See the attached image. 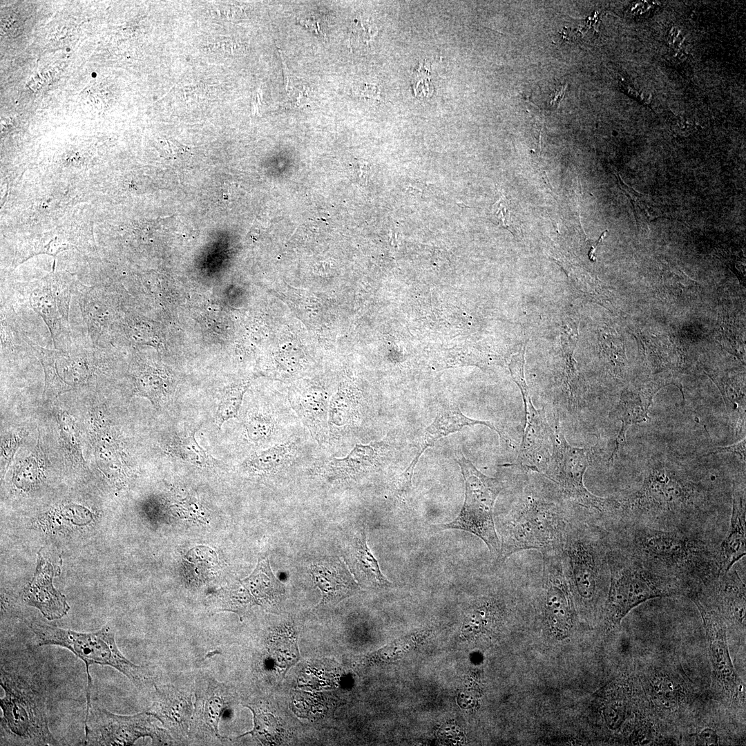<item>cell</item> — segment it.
<instances>
[{
  "instance_id": "cell-24",
  "label": "cell",
  "mask_w": 746,
  "mask_h": 746,
  "mask_svg": "<svg viewBox=\"0 0 746 746\" xmlns=\"http://www.w3.org/2000/svg\"><path fill=\"white\" fill-rule=\"evenodd\" d=\"M381 452L380 443L356 444L349 454L342 458H332L325 471L329 477L347 479L365 473L376 464Z\"/></svg>"
},
{
  "instance_id": "cell-11",
  "label": "cell",
  "mask_w": 746,
  "mask_h": 746,
  "mask_svg": "<svg viewBox=\"0 0 746 746\" xmlns=\"http://www.w3.org/2000/svg\"><path fill=\"white\" fill-rule=\"evenodd\" d=\"M151 716L146 711L121 716L90 707L86 714L84 744L131 745L140 738L149 736L153 745H171L173 738L169 731L157 727Z\"/></svg>"
},
{
  "instance_id": "cell-32",
  "label": "cell",
  "mask_w": 746,
  "mask_h": 746,
  "mask_svg": "<svg viewBox=\"0 0 746 746\" xmlns=\"http://www.w3.org/2000/svg\"><path fill=\"white\" fill-rule=\"evenodd\" d=\"M254 715V728L240 736L251 734L264 745L275 744L280 736L281 725L276 717L263 707L256 705H245Z\"/></svg>"
},
{
  "instance_id": "cell-25",
  "label": "cell",
  "mask_w": 746,
  "mask_h": 746,
  "mask_svg": "<svg viewBox=\"0 0 746 746\" xmlns=\"http://www.w3.org/2000/svg\"><path fill=\"white\" fill-rule=\"evenodd\" d=\"M350 560L354 577L360 584L371 587H381L390 584L381 573L377 560L367 545L364 529L354 540Z\"/></svg>"
},
{
  "instance_id": "cell-21",
  "label": "cell",
  "mask_w": 746,
  "mask_h": 746,
  "mask_svg": "<svg viewBox=\"0 0 746 746\" xmlns=\"http://www.w3.org/2000/svg\"><path fill=\"white\" fill-rule=\"evenodd\" d=\"M745 508L742 494L734 489L732 512L726 537L717 550L719 575L731 570L745 556Z\"/></svg>"
},
{
  "instance_id": "cell-41",
  "label": "cell",
  "mask_w": 746,
  "mask_h": 746,
  "mask_svg": "<svg viewBox=\"0 0 746 746\" xmlns=\"http://www.w3.org/2000/svg\"><path fill=\"white\" fill-rule=\"evenodd\" d=\"M308 96V92L303 88L295 89L285 100V106L291 108H297L303 104L305 98Z\"/></svg>"
},
{
  "instance_id": "cell-17",
  "label": "cell",
  "mask_w": 746,
  "mask_h": 746,
  "mask_svg": "<svg viewBox=\"0 0 746 746\" xmlns=\"http://www.w3.org/2000/svg\"><path fill=\"white\" fill-rule=\"evenodd\" d=\"M476 424L486 425L499 433L498 430L491 421L473 419L465 416L460 410L457 403H445L442 404L438 409L433 422L425 428L420 439L419 450L417 455L403 473L401 479L402 490L408 489L411 486V479L415 466L425 450L432 446L441 437L459 431L464 426Z\"/></svg>"
},
{
  "instance_id": "cell-27",
  "label": "cell",
  "mask_w": 746,
  "mask_h": 746,
  "mask_svg": "<svg viewBox=\"0 0 746 746\" xmlns=\"http://www.w3.org/2000/svg\"><path fill=\"white\" fill-rule=\"evenodd\" d=\"M647 392L627 391L621 395L620 401L611 414L622 421L620 430L627 432L629 427L649 419V408L653 396L658 392Z\"/></svg>"
},
{
  "instance_id": "cell-28",
  "label": "cell",
  "mask_w": 746,
  "mask_h": 746,
  "mask_svg": "<svg viewBox=\"0 0 746 746\" xmlns=\"http://www.w3.org/2000/svg\"><path fill=\"white\" fill-rule=\"evenodd\" d=\"M360 403L354 396L339 392L329 401V433L336 434L353 425L358 419Z\"/></svg>"
},
{
  "instance_id": "cell-1",
  "label": "cell",
  "mask_w": 746,
  "mask_h": 746,
  "mask_svg": "<svg viewBox=\"0 0 746 746\" xmlns=\"http://www.w3.org/2000/svg\"><path fill=\"white\" fill-rule=\"evenodd\" d=\"M611 538L645 566L678 582L707 584L719 577L717 550L693 535L633 524Z\"/></svg>"
},
{
  "instance_id": "cell-5",
  "label": "cell",
  "mask_w": 746,
  "mask_h": 746,
  "mask_svg": "<svg viewBox=\"0 0 746 746\" xmlns=\"http://www.w3.org/2000/svg\"><path fill=\"white\" fill-rule=\"evenodd\" d=\"M30 627L39 645H57L66 648L85 663L88 679L86 713L91 707L90 665L112 667L139 687L144 686L149 681L146 669L135 664L121 653L115 642V633L108 626L90 633L61 629L39 622H33Z\"/></svg>"
},
{
  "instance_id": "cell-46",
  "label": "cell",
  "mask_w": 746,
  "mask_h": 746,
  "mask_svg": "<svg viewBox=\"0 0 746 746\" xmlns=\"http://www.w3.org/2000/svg\"><path fill=\"white\" fill-rule=\"evenodd\" d=\"M260 97L259 95V93H256L255 96L254 97L253 102H252V107H253L252 108H254V111H258V108H259L258 105H259V104L260 102Z\"/></svg>"
},
{
  "instance_id": "cell-7",
  "label": "cell",
  "mask_w": 746,
  "mask_h": 746,
  "mask_svg": "<svg viewBox=\"0 0 746 746\" xmlns=\"http://www.w3.org/2000/svg\"><path fill=\"white\" fill-rule=\"evenodd\" d=\"M465 481L463 506L452 522L441 525L442 529H457L474 534L487 545L497 562L500 540L495 528L493 510L495 501L503 489L496 479L479 471L463 455L457 458Z\"/></svg>"
},
{
  "instance_id": "cell-33",
  "label": "cell",
  "mask_w": 746,
  "mask_h": 746,
  "mask_svg": "<svg viewBox=\"0 0 746 746\" xmlns=\"http://www.w3.org/2000/svg\"><path fill=\"white\" fill-rule=\"evenodd\" d=\"M57 419L67 457L72 462L84 465L81 438L75 419L65 411L58 412Z\"/></svg>"
},
{
  "instance_id": "cell-9",
  "label": "cell",
  "mask_w": 746,
  "mask_h": 746,
  "mask_svg": "<svg viewBox=\"0 0 746 746\" xmlns=\"http://www.w3.org/2000/svg\"><path fill=\"white\" fill-rule=\"evenodd\" d=\"M77 280L70 275L52 273L39 280L4 285L18 298H22L46 325L57 350L73 347L69 323V310Z\"/></svg>"
},
{
  "instance_id": "cell-22",
  "label": "cell",
  "mask_w": 746,
  "mask_h": 746,
  "mask_svg": "<svg viewBox=\"0 0 746 746\" xmlns=\"http://www.w3.org/2000/svg\"><path fill=\"white\" fill-rule=\"evenodd\" d=\"M90 434L97 463L106 470L122 472L126 464L124 452L103 417L96 415L93 418Z\"/></svg>"
},
{
  "instance_id": "cell-29",
  "label": "cell",
  "mask_w": 746,
  "mask_h": 746,
  "mask_svg": "<svg viewBox=\"0 0 746 746\" xmlns=\"http://www.w3.org/2000/svg\"><path fill=\"white\" fill-rule=\"evenodd\" d=\"M197 430L186 434L173 436L167 443L166 450L171 455L196 466H213L218 461L198 443L195 438Z\"/></svg>"
},
{
  "instance_id": "cell-16",
  "label": "cell",
  "mask_w": 746,
  "mask_h": 746,
  "mask_svg": "<svg viewBox=\"0 0 746 746\" xmlns=\"http://www.w3.org/2000/svg\"><path fill=\"white\" fill-rule=\"evenodd\" d=\"M155 687L153 704L146 712L160 721L173 738L184 739L193 712L191 694L172 685Z\"/></svg>"
},
{
  "instance_id": "cell-8",
  "label": "cell",
  "mask_w": 746,
  "mask_h": 746,
  "mask_svg": "<svg viewBox=\"0 0 746 746\" xmlns=\"http://www.w3.org/2000/svg\"><path fill=\"white\" fill-rule=\"evenodd\" d=\"M1 699L3 728L20 744L55 745L46 712L45 700L34 687L15 675L1 671Z\"/></svg>"
},
{
  "instance_id": "cell-26",
  "label": "cell",
  "mask_w": 746,
  "mask_h": 746,
  "mask_svg": "<svg viewBox=\"0 0 746 746\" xmlns=\"http://www.w3.org/2000/svg\"><path fill=\"white\" fill-rule=\"evenodd\" d=\"M296 452V443L287 441L252 453L245 459L242 466L256 474L276 472L290 464Z\"/></svg>"
},
{
  "instance_id": "cell-45",
  "label": "cell",
  "mask_w": 746,
  "mask_h": 746,
  "mask_svg": "<svg viewBox=\"0 0 746 746\" xmlns=\"http://www.w3.org/2000/svg\"><path fill=\"white\" fill-rule=\"evenodd\" d=\"M606 232H607V230H606L605 231H604V232H603V233H602L601 234V236H600V238L598 239V240L597 241V242H596V244H595V247H591V249H590V251H589V259H590L591 260H592V261H595V256H594V253H595V247H597V246L598 245V244H599V243H600V242H601L602 239V238H603V237H604V236H605V234H606Z\"/></svg>"
},
{
  "instance_id": "cell-42",
  "label": "cell",
  "mask_w": 746,
  "mask_h": 746,
  "mask_svg": "<svg viewBox=\"0 0 746 746\" xmlns=\"http://www.w3.org/2000/svg\"><path fill=\"white\" fill-rule=\"evenodd\" d=\"M698 738L705 745H717L718 743V736L716 731L709 727L702 729L700 732Z\"/></svg>"
},
{
  "instance_id": "cell-18",
  "label": "cell",
  "mask_w": 746,
  "mask_h": 746,
  "mask_svg": "<svg viewBox=\"0 0 746 746\" xmlns=\"http://www.w3.org/2000/svg\"><path fill=\"white\" fill-rule=\"evenodd\" d=\"M694 600L703 621L716 675L725 686L733 688L738 685L740 679L730 658L725 621L718 612L707 609L696 597Z\"/></svg>"
},
{
  "instance_id": "cell-40",
  "label": "cell",
  "mask_w": 746,
  "mask_h": 746,
  "mask_svg": "<svg viewBox=\"0 0 746 746\" xmlns=\"http://www.w3.org/2000/svg\"><path fill=\"white\" fill-rule=\"evenodd\" d=\"M745 438L740 441L724 447H717L712 450L707 451L705 454H703L701 457H706L711 455H716L719 453H735L739 455L741 458L745 461Z\"/></svg>"
},
{
  "instance_id": "cell-10",
  "label": "cell",
  "mask_w": 746,
  "mask_h": 746,
  "mask_svg": "<svg viewBox=\"0 0 746 746\" xmlns=\"http://www.w3.org/2000/svg\"><path fill=\"white\" fill-rule=\"evenodd\" d=\"M551 441L553 452L544 475L577 505L610 521L614 519L619 501L591 493L584 484V474L593 460V448L571 446L558 427L553 431Z\"/></svg>"
},
{
  "instance_id": "cell-4",
  "label": "cell",
  "mask_w": 746,
  "mask_h": 746,
  "mask_svg": "<svg viewBox=\"0 0 746 746\" xmlns=\"http://www.w3.org/2000/svg\"><path fill=\"white\" fill-rule=\"evenodd\" d=\"M609 587L605 620L615 626L648 600L676 593V581L648 567L608 537Z\"/></svg>"
},
{
  "instance_id": "cell-44",
  "label": "cell",
  "mask_w": 746,
  "mask_h": 746,
  "mask_svg": "<svg viewBox=\"0 0 746 746\" xmlns=\"http://www.w3.org/2000/svg\"><path fill=\"white\" fill-rule=\"evenodd\" d=\"M566 88V86H562L560 88H559L558 90H555L552 93V95H551V104H555L556 103H559V102L563 98V96L564 95Z\"/></svg>"
},
{
  "instance_id": "cell-36",
  "label": "cell",
  "mask_w": 746,
  "mask_h": 746,
  "mask_svg": "<svg viewBox=\"0 0 746 746\" xmlns=\"http://www.w3.org/2000/svg\"><path fill=\"white\" fill-rule=\"evenodd\" d=\"M41 468V459L36 455H30L17 467L15 474L17 484L21 487L31 486L37 480Z\"/></svg>"
},
{
  "instance_id": "cell-2",
  "label": "cell",
  "mask_w": 746,
  "mask_h": 746,
  "mask_svg": "<svg viewBox=\"0 0 746 746\" xmlns=\"http://www.w3.org/2000/svg\"><path fill=\"white\" fill-rule=\"evenodd\" d=\"M573 511L535 490H524L511 510L499 519L497 563L526 550L560 553Z\"/></svg>"
},
{
  "instance_id": "cell-19",
  "label": "cell",
  "mask_w": 746,
  "mask_h": 746,
  "mask_svg": "<svg viewBox=\"0 0 746 746\" xmlns=\"http://www.w3.org/2000/svg\"><path fill=\"white\" fill-rule=\"evenodd\" d=\"M57 568L39 553L36 573L24 592L25 602L38 609L49 620L65 615L70 606L66 597L52 585V578Z\"/></svg>"
},
{
  "instance_id": "cell-39",
  "label": "cell",
  "mask_w": 746,
  "mask_h": 746,
  "mask_svg": "<svg viewBox=\"0 0 746 746\" xmlns=\"http://www.w3.org/2000/svg\"><path fill=\"white\" fill-rule=\"evenodd\" d=\"M213 15L220 19L224 21H236L242 18L243 11L241 8L234 5H222L215 8Z\"/></svg>"
},
{
  "instance_id": "cell-3",
  "label": "cell",
  "mask_w": 746,
  "mask_h": 746,
  "mask_svg": "<svg viewBox=\"0 0 746 746\" xmlns=\"http://www.w3.org/2000/svg\"><path fill=\"white\" fill-rule=\"evenodd\" d=\"M568 584L587 604L609 583L608 537L590 519L572 513L560 551Z\"/></svg>"
},
{
  "instance_id": "cell-43",
  "label": "cell",
  "mask_w": 746,
  "mask_h": 746,
  "mask_svg": "<svg viewBox=\"0 0 746 746\" xmlns=\"http://www.w3.org/2000/svg\"><path fill=\"white\" fill-rule=\"evenodd\" d=\"M354 93L359 96L373 97L376 95V87L373 86L363 84L356 87L354 90Z\"/></svg>"
},
{
  "instance_id": "cell-30",
  "label": "cell",
  "mask_w": 746,
  "mask_h": 746,
  "mask_svg": "<svg viewBox=\"0 0 746 746\" xmlns=\"http://www.w3.org/2000/svg\"><path fill=\"white\" fill-rule=\"evenodd\" d=\"M134 375L136 392L147 398L156 408L162 407L166 400L167 391L164 379L159 370L142 363Z\"/></svg>"
},
{
  "instance_id": "cell-14",
  "label": "cell",
  "mask_w": 746,
  "mask_h": 746,
  "mask_svg": "<svg viewBox=\"0 0 746 746\" xmlns=\"http://www.w3.org/2000/svg\"><path fill=\"white\" fill-rule=\"evenodd\" d=\"M195 704L190 730L204 740H224L218 730L220 720L231 704L229 688L211 677L199 680L195 691Z\"/></svg>"
},
{
  "instance_id": "cell-38",
  "label": "cell",
  "mask_w": 746,
  "mask_h": 746,
  "mask_svg": "<svg viewBox=\"0 0 746 746\" xmlns=\"http://www.w3.org/2000/svg\"><path fill=\"white\" fill-rule=\"evenodd\" d=\"M209 46L211 51L224 55H236L242 52L244 50L242 44L231 39L219 40Z\"/></svg>"
},
{
  "instance_id": "cell-31",
  "label": "cell",
  "mask_w": 746,
  "mask_h": 746,
  "mask_svg": "<svg viewBox=\"0 0 746 746\" xmlns=\"http://www.w3.org/2000/svg\"><path fill=\"white\" fill-rule=\"evenodd\" d=\"M269 652L274 663L285 673L300 658L293 631L287 629L274 634L269 639Z\"/></svg>"
},
{
  "instance_id": "cell-20",
  "label": "cell",
  "mask_w": 746,
  "mask_h": 746,
  "mask_svg": "<svg viewBox=\"0 0 746 746\" xmlns=\"http://www.w3.org/2000/svg\"><path fill=\"white\" fill-rule=\"evenodd\" d=\"M309 572L315 586L322 593L321 604L334 605L358 589L354 577L340 559L312 564Z\"/></svg>"
},
{
  "instance_id": "cell-23",
  "label": "cell",
  "mask_w": 746,
  "mask_h": 746,
  "mask_svg": "<svg viewBox=\"0 0 746 746\" xmlns=\"http://www.w3.org/2000/svg\"><path fill=\"white\" fill-rule=\"evenodd\" d=\"M327 396L321 392H308L292 399L291 405L312 436L324 443L329 435Z\"/></svg>"
},
{
  "instance_id": "cell-6",
  "label": "cell",
  "mask_w": 746,
  "mask_h": 746,
  "mask_svg": "<svg viewBox=\"0 0 746 746\" xmlns=\"http://www.w3.org/2000/svg\"><path fill=\"white\" fill-rule=\"evenodd\" d=\"M30 345L41 363L45 376L42 398L52 401L61 394L91 384L104 373L110 348L75 345L68 351L41 347L31 339Z\"/></svg>"
},
{
  "instance_id": "cell-35",
  "label": "cell",
  "mask_w": 746,
  "mask_h": 746,
  "mask_svg": "<svg viewBox=\"0 0 746 746\" xmlns=\"http://www.w3.org/2000/svg\"><path fill=\"white\" fill-rule=\"evenodd\" d=\"M245 388H231L223 394L219 403L216 420L219 428L227 421L237 417L242 405Z\"/></svg>"
},
{
  "instance_id": "cell-34",
  "label": "cell",
  "mask_w": 746,
  "mask_h": 746,
  "mask_svg": "<svg viewBox=\"0 0 746 746\" xmlns=\"http://www.w3.org/2000/svg\"><path fill=\"white\" fill-rule=\"evenodd\" d=\"M245 428L248 439L253 442L269 439L276 430V421L269 414L251 412L245 419Z\"/></svg>"
},
{
  "instance_id": "cell-12",
  "label": "cell",
  "mask_w": 746,
  "mask_h": 746,
  "mask_svg": "<svg viewBox=\"0 0 746 746\" xmlns=\"http://www.w3.org/2000/svg\"><path fill=\"white\" fill-rule=\"evenodd\" d=\"M119 287L108 281L86 285L77 281L75 294L91 345L110 348L117 340L122 323Z\"/></svg>"
},
{
  "instance_id": "cell-13",
  "label": "cell",
  "mask_w": 746,
  "mask_h": 746,
  "mask_svg": "<svg viewBox=\"0 0 746 746\" xmlns=\"http://www.w3.org/2000/svg\"><path fill=\"white\" fill-rule=\"evenodd\" d=\"M514 381L522 394L526 420L517 465L544 475L551 456L553 429L547 423L544 410L533 405L525 376L519 375Z\"/></svg>"
},
{
  "instance_id": "cell-15",
  "label": "cell",
  "mask_w": 746,
  "mask_h": 746,
  "mask_svg": "<svg viewBox=\"0 0 746 746\" xmlns=\"http://www.w3.org/2000/svg\"><path fill=\"white\" fill-rule=\"evenodd\" d=\"M283 592L282 584L271 571L267 560L260 562L253 573L237 588L220 597L223 609L241 613L255 605L269 607L276 604Z\"/></svg>"
},
{
  "instance_id": "cell-37",
  "label": "cell",
  "mask_w": 746,
  "mask_h": 746,
  "mask_svg": "<svg viewBox=\"0 0 746 746\" xmlns=\"http://www.w3.org/2000/svg\"><path fill=\"white\" fill-rule=\"evenodd\" d=\"M22 439L23 434L19 431H12L2 437L1 443V466L2 470H6L8 468L21 443Z\"/></svg>"
}]
</instances>
